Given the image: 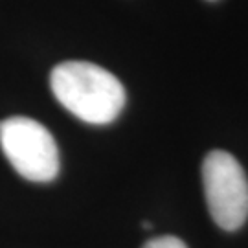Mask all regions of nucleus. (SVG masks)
I'll return each instance as SVG.
<instances>
[{"instance_id": "obj_4", "label": "nucleus", "mask_w": 248, "mask_h": 248, "mask_svg": "<svg viewBox=\"0 0 248 248\" xmlns=\"http://www.w3.org/2000/svg\"><path fill=\"white\" fill-rule=\"evenodd\" d=\"M142 248H187L184 241H180L175 235H162V237H155L149 239Z\"/></svg>"}, {"instance_id": "obj_3", "label": "nucleus", "mask_w": 248, "mask_h": 248, "mask_svg": "<svg viewBox=\"0 0 248 248\" xmlns=\"http://www.w3.org/2000/svg\"><path fill=\"white\" fill-rule=\"evenodd\" d=\"M204 195L210 215L222 230L241 228L248 217V178L226 151H212L202 162Z\"/></svg>"}, {"instance_id": "obj_1", "label": "nucleus", "mask_w": 248, "mask_h": 248, "mask_svg": "<svg viewBox=\"0 0 248 248\" xmlns=\"http://www.w3.org/2000/svg\"><path fill=\"white\" fill-rule=\"evenodd\" d=\"M50 85L53 96L68 112L92 125L114 122L125 105V89L120 79L87 61L57 64Z\"/></svg>"}, {"instance_id": "obj_2", "label": "nucleus", "mask_w": 248, "mask_h": 248, "mask_svg": "<svg viewBox=\"0 0 248 248\" xmlns=\"http://www.w3.org/2000/svg\"><path fill=\"white\" fill-rule=\"evenodd\" d=\"M0 147L20 177L31 182H50L59 173V151L45 125L13 116L0 122Z\"/></svg>"}]
</instances>
